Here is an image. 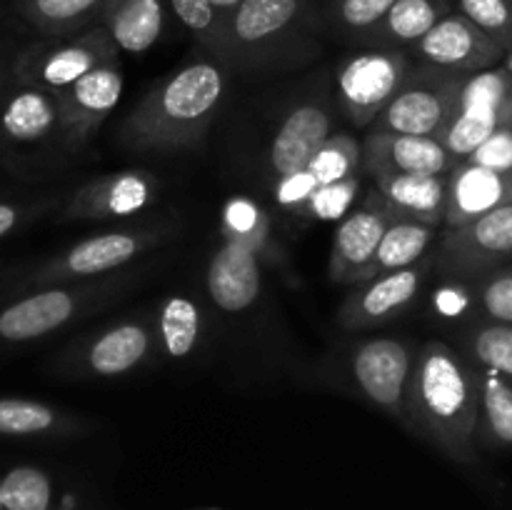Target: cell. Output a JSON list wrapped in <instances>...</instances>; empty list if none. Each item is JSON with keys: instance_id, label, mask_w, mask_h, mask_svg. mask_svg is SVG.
Wrapping results in <instances>:
<instances>
[{"instance_id": "1", "label": "cell", "mask_w": 512, "mask_h": 510, "mask_svg": "<svg viewBox=\"0 0 512 510\" xmlns=\"http://www.w3.org/2000/svg\"><path fill=\"white\" fill-rule=\"evenodd\" d=\"M228 90V65L198 58L173 70L145 93L118 130L133 153H173L193 148L208 133Z\"/></svg>"}, {"instance_id": "2", "label": "cell", "mask_w": 512, "mask_h": 510, "mask_svg": "<svg viewBox=\"0 0 512 510\" xmlns=\"http://www.w3.org/2000/svg\"><path fill=\"white\" fill-rule=\"evenodd\" d=\"M480 375L450 345L428 340L415 355L408 388V428L458 463L475 460Z\"/></svg>"}, {"instance_id": "3", "label": "cell", "mask_w": 512, "mask_h": 510, "mask_svg": "<svg viewBox=\"0 0 512 510\" xmlns=\"http://www.w3.org/2000/svg\"><path fill=\"white\" fill-rule=\"evenodd\" d=\"M143 270L123 268L100 278L50 285L0 308V353L60 333L123 298Z\"/></svg>"}, {"instance_id": "4", "label": "cell", "mask_w": 512, "mask_h": 510, "mask_svg": "<svg viewBox=\"0 0 512 510\" xmlns=\"http://www.w3.org/2000/svg\"><path fill=\"white\" fill-rule=\"evenodd\" d=\"M173 235L175 228L170 223L135 225V228L95 233L40 263L33 273L20 280L18 293L118 273V270L128 268L133 260H138L140 255L168 243Z\"/></svg>"}, {"instance_id": "5", "label": "cell", "mask_w": 512, "mask_h": 510, "mask_svg": "<svg viewBox=\"0 0 512 510\" xmlns=\"http://www.w3.org/2000/svg\"><path fill=\"white\" fill-rule=\"evenodd\" d=\"M460 73H448L435 65H410L405 83L398 95L390 100L388 108L373 120L368 130L375 133L398 135H425V138H443L460 108Z\"/></svg>"}, {"instance_id": "6", "label": "cell", "mask_w": 512, "mask_h": 510, "mask_svg": "<svg viewBox=\"0 0 512 510\" xmlns=\"http://www.w3.org/2000/svg\"><path fill=\"white\" fill-rule=\"evenodd\" d=\"M155 350H158L155 318L130 315L118 323L105 325L98 333L73 340L55 358V373L78 380L120 378L148 363Z\"/></svg>"}, {"instance_id": "7", "label": "cell", "mask_w": 512, "mask_h": 510, "mask_svg": "<svg viewBox=\"0 0 512 510\" xmlns=\"http://www.w3.org/2000/svg\"><path fill=\"white\" fill-rule=\"evenodd\" d=\"M308 20V0H243L225 20L218 60L250 68L278 55Z\"/></svg>"}, {"instance_id": "8", "label": "cell", "mask_w": 512, "mask_h": 510, "mask_svg": "<svg viewBox=\"0 0 512 510\" xmlns=\"http://www.w3.org/2000/svg\"><path fill=\"white\" fill-rule=\"evenodd\" d=\"M115 58H120L115 40L103 25H93L83 33L48 38L25 48L15 58L13 75L18 85H38V88L58 93L88 75L93 68Z\"/></svg>"}, {"instance_id": "9", "label": "cell", "mask_w": 512, "mask_h": 510, "mask_svg": "<svg viewBox=\"0 0 512 510\" xmlns=\"http://www.w3.org/2000/svg\"><path fill=\"white\" fill-rule=\"evenodd\" d=\"M408 50L368 48L353 53L338 68V100L350 123L370 128L398 95L410 73Z\"/></svg>"}, {"instance_id": "10", "label": "cell", "mask_w": 512, "mask_h": 510, "mask_svg": "<svg viewBox=\"0 0 512 510\" xmlns=\"http://www.w3.org/2000/svg\"><path fill=\"white\" fill-rule=\"evenodd\" d=\"M508 260H512V205L445 230L433 263L450 278H478Z\"/></svg>"}, {"instance_id": "11", "label": "cell", "mask_w": 512, "mask_h": 510, "mask_svg": "<svg viewBox=\"0 0 512 510\" xmlns=\"http://www.w3.org/2000/svg\"><path fill=\"white\" fill-rule=\"evenodd\" d=\"M353 378L378 408L408 425V388L415 353L398 338H370L353 350Z\"/></svg>"}, {"instance_id": "12", "label": "cell", "mask_w": 512, "mask_h": 510, "mask_svg": "<svg viewBox=\"0 0 512 510\" xmlns=\"http://www.w3.org/2000/svg\"><path fill=\"white\" fill-rule=\"evenodd\" d=\"M123 95V65L120 58L108 60L75 80L68 88L58 90L60 135L70 148H83L100 130L110 113L118 108Z\"/></svg>"}, {"instance_id": "13", "label": "cell", "mask_w": 512, "mask_h": 510, "mask_svg": "<svg viewBox=\"0 0 512 510\" xmlns=\"http://www.w3.org/2000/svg\"><path fill=\"white\" fill-rule=\"evenodd\" d=\"M505 53L508 50L498 40L485 35L458 10L445 15L425 38L408 48V55H413L418 63H428L460 75L495 68L503 63Z\"/></svg>"}, {"instance_id": "14", "label": "cell", "mask_w": 512, "mask_h": 510, "mask_svg": "<svg viewBox=\"0 0 512 510\" xmlns=\"http://www.w3.org/2000/svg\"><path fill=\"white\" fill-rule=\"evenodd\" d=\"M390 213L383 195L375 190L365 198L360 208H353L338 223L333 233V248H330L328 273L333 283L355 285L368 278V268L375 260L378 245L388 230Z\"/></svg>"}, {"instance_id": "15", "label": "cell", "mask_w": 512, "mask_h": 510, "mask_svg": "<svg viewBox=\"0 0 512 510\" xmlns=\"http://www.w3.org/2000/svg\"><path fill=\"white\" fill-rule=\"evenodd\" d=\"M330 135H333V105L328 90L323 88L320 93L295 100L270 143L268 158L275 178L308 168Z\"/></svg>"}, {"instance_id": "16", "label": "cell", "mask_w": 512, "mask_h": 510, "mask_svg": "<svg viewBox=\"0 0 512 510\" xmlns=\"http://www.w3.org/2000/svg\"><path fill=\"white\" fill-rule=\"evenodd\" d=\"M430 265H433L430 260H420L410 268L375 275L363 283L350 285V293L345 295L338 310L340 325L345 330H363L403 313L423 290Z\"/></svg>"}, {"instance_id": "17", "label": "cell", "mask_w": 512, "mask_h": 510, "mask_svg": "<svg viewBox=\"0 0 512 510\" xmlns=\"http://www.w3.org/2000/svg\"><path fill=\"white\" fill-rule=\"evenodd\" d=\"M153 175L148 170H118V173L100 175L80 185L65 200L60 218L63 220H110L130 218L148 208L155 198Z\"/></svg>"}, {"instance_id": "18", "label": "cell", "mask_w": 512, "mask_h": 510, "mask_svg": "<svg viewBox=\"0 0 512 510\" xmlns=\"http://www.w3.org/2000/svg\"><path fill=\"white\" fill-rule=\"evenodd\" d=\"M458 160L448 153L443 140L425 135L375 133L363 140V170L373 180L395 175H448Z\"/></svg>"}, {"instance_id": "19", "label": "cell", "mask_w": 512, "mask_h": 510, "mask_svg": "<svg viewBox=\"0 0 512 510\" xmlns=\"http://www.w3.org/2000/svg\"><path fill=\"white\" fill-rule=\"evenodd\" d=\"M505 205H512V170L503 173L463 160L448 173L445 230L473 223Z\"/></svg>"}, {"instance_id": "20", "label": "cell", "mask_w": 512, "mask_h": 510, "mask_svg": "<svg viewBox=\"0 0 512 510\" xmlns=\"http://www.w3.org/2000/svg\"><path fill=\"white\" fill-rule=\"evenodd\" d=\"M263 260L248 248L238 243L223 240L213 253L208 265V293L210 300L225 313H243L263 290V273H260Z\"/></svg>"}, {"instance_id": "21", "label": "cell", "mask_w": 512, "mask_h": 510, "mask_svg": "<svg viewBox=\"0 0 512 510\" xmlns=\"http://www.w3.org/2000/svg\"><path fill=\"white\" fill-rule=\"evenodd\" d=\"M58 130L60 110L53 90L18 85L0 110V138L13 145H35Z\"/></svg>"}, {"instance_id": "22", "label": "cell", "mask_w": 512, "mask_h": 510, "mask_svg": "<svg viewBox=\"0 0 512 510\" xmlns=\"http://www.w3.org/2000/svg\"><path fill=\"white\" fill-rule=\"evenodd\" d=\"M395 218L443 228L448 213V175H395L375 180Z\"/></svg>"}, {"instance_id": "23", "label": "cell", "mask_w": 512, "mask_h": 510, "mask_svg": "<svg viewBox=\"0 0 512 510\" xmlns=\"http://www.w3.org/2000/svg\"><path fill=\"white\" fill-rule=\"evenodd\" d=\"M123 53L143 55L163 35V0H105L100 23Z\"/></svg>"}, {"instance_id": "24", "label": "cell", "mask_w": 512, "mask_h": 510, "mask_svg": "<svg viewBox=\"0 0 512 510\" xmlns=\"http://www.w3.org/2000/svg\"><path fill=\"white\" fill-rule=\"evenodd\" d=\"M448 13L453 0H398L383 23L363 40L370 48H413Z\"/></svg>"}, {"instance_id": "25", "label": "cell", "mask_w": 512, "mask_h": 510, "mask_svg": "<svg viewBox=\"0 0 512 510\" xmlns=\"http://www.w3.org/2000/svg\"><path fill=\"white\" fill-rule=\"evenodd\" d=\"M73 413L53 408L43 400L0 398V435L3 438H65L83 428Z\"/></svg>"}, {"instance_id": "26", "label": "cell", "mask_w": 512, "mask_h": 510, "mask_svg": "<svg viewBox=\"0 0 512 510\" xmlns=\"http://www.w3.org/2000/svg\"><path fill=\"white\" fill-rule=\"evenodd\" d=\"M105 0H18L15 10L45 38H65L100 23Z\"/></svg>"}, {"instance_id": "27", "label": "cell", "mask_w": 512, "mask_h": 510, "mask_svg": "<svg viewBox=\"0 0 512 510\" xmlns=\"http://www.w3.org/2000/svg\"><path fill=\"white\" fill-rule=\"evenodd\" d=\"M203 310L193 298L173 293L160 300L155 313L158 350L170 360H185L203 338Z\"/></svg>"}, {"instance_id": "28", "label": "cell", "mask_w": 512, "mask_h": 510, "mask_svg": "<svg viewBox=\"0 0 512 510\" xmlns=\"http://www.w3.org/2000/svg\"><path fill=\"white\" fill-rule=\"evenodd\" d=\"M435 235L440 233L438 228H433V225L393 218L390 220L388 230H385L383 240H380L375 260L370 263L368 278H375V275H383V273H393V270L410 268V265H418L420 260H425V253H428Z\"/></svg>"}, {"instance_id": "29", "label": "cell", "mask_w": 512, "mask_h": 510, "mask_svg": "<svg viewBox=\"0 0 512 510\" xmlns=\"http://www.w3.org/2000/svg\"><path fill=\"white\" fill-rule=\"evenodd\" d=\"M220 233H223V240L243 245L260 260L278 263L280 255L275 253L280 250L270 238V215L255 200L245 195L225 200L223 213H220Z\"/></svg>"}, {"instance_id": "30", "label": "cell", "mask_w": 512, "mask_h": 510, "mask_svg": "<svg viewBox=\"0 0 512 510\" xmlns=\"http://www.w3.org/2000/svg\"><path fill=\"white\" fill-rule=\"evenodd\" d=\"M458 110L485 115L500 123V128H512V75L503 63L465 75Z\"/></svg>"}, {"instance_id": "31", "label": "cell", "mask_w": 512, "mask_h": 510, "mask_svg": "<svg viewBox=\"0 0 512 510\" xmlns=\"http://www.w3.org/2000/svg\"><path fill=\"white\" fill-rule=\"evenodd\" d=\"M3 510H53V480L35 465H18L0 478Z\"/></svg>"}, {"instance_id": "32", "label": "cell", "mask_w": 512, "mask_h": 510, "mask_svg": "<svg viewBox=\"0 0 512 510\" xmlns=\"http://www.w3.org/2000/svg\"><path fill=\"white\" fill-rule=\"evenodd\" d=\"M480 420L490 440L512 445V385L488 368L480 373Z\"/></svg>"}, {"instance_id": "33", "label": "cell", "mask_w": 512, "mask_h": 510, "mask_svg": "<svg viewBox=\"0 0 512 510\" xmlns=\"http://www.w3.org/2000/svg\"><path fill=\"white\" fill-rule=\"evenodd\" d=\"M363 168V143L350 133H333L328 143L315 153L308 170L318 185L338 183V180L360 175Z\"/></svg>"}, {"instance_id": "34", "label": "cell", "mask_w": 512, "mask_h": 510, "mask_svg": "<svg viewBox=\"0 0 512 510\" xmlns=\"http://www.w3.org/2000/svg\"><path fill=\"white\" fill-rule=\"evenodd\" d=\"M398 0H330L328 20L338 33L363 43Z\"/></svg>"}, {"instance_id": "35", "label": "cell", "mask_w": 512, "mask_h": 510, "mask_svg": "<svg viewBox=\"0 0 512 510\" xmlns=\"http://www.w3.org/2000/svg\"><path fill=\"white\" fill-rule=\"evenodd\" d=\"M170 8H173L175 18L183 23V28L198 40L200 48L218 60L223 23L210 0H170Z\"/></svg>"}, {"instance_id": "36", "label": "cell", "mask_w": 512, "mask_h": 510, "mask_svg": "<svg viewBox=\"0 0 512 510\" xmlns=\"http://www.w3.org/2000/svg\"><path fill=\"white\" fill-rule=\"evenodd\" d=\"M470 353L483 368L512 378V325L488 323L470 335Z\"/></svg>"}, {"instance_id": "37", "label": "cell", "mask_w": 512, "mask_h": 510, "mask_svg": "<svg viewBox=\"0 0 512 510\" xmlns=\"http://www.w3.org/2000/svg\"><path fill=\"white\" fill-rule=\"evenodd\" d=\"M500 123H495L493 118H485V115L478 113H463L458 110V115L453 118L450 128L445 130L443 145L448 148V153L453 155L458 163L468 160L485 140L490 138L493 133H498Z\"/></svg>"}, {"instance_id": "38", "label": "cell", "mask_w": 512, "mask_h": 510, "mask_svg": "<svg viewBox=\"0 0 512 510\" xmlns=\"http://www.w3.org/2000/svg\"><path fill=\"white\" fill-rule=\"evenodd\" d=\"M458 13L498 40L505 50L512 45V0H455Z\"/></svg>"}, {"instance_id": "39", "label": "cell", "mask_w": 512, "mask_h": 510, "mask_svg": "<svg viewBox=\"0 0 512 510\" xmlns=\"http://www.w3.org/2000/svg\"><path fill=\"white\" fill-rule=\"evenodd\" d=\"M360 193V175H353V178L338 180V183L318 185V190L313 193V198L305 205L303 215L313 220H340L353 210L355 198Z\"/></svg>"}, {"instance_id": "40", "label": "cell", "mask_w": 512, "mask_h": 510, "mask_svg": "<svg viewBox=\"0 0 512 510\" xmlns=\"http://www.w3.org/2000/svg\"><path fill=\"white\" fill-rule=\"evenodd\" d=\"M480 303L495 323L512 325V268L493 270L480 283Z\"/></svg>"}, {"instance_id": "41", "label": "cell", "mask_w": 512, "mask_h": 510, "mask_svg": "<svg viewBox=\"0 0 512 510\" xmlns=\"http://www.w3.org/2000/svg\"><path fill=\"white\" fill-rule=\"evenodd\" d=\"M318 190V180L310 175V170H298V173L283 175V178H275L273 195L278 200V205L288 213L303 215L305 205L313 198V193Z\"/></svg>"}, {"instance_id": "42", "label": "cell", "mask_w": 512, "mask_h": 510, "mask_svg": "<svg viewBox=\"0 0 512 510\" xmlns=\"http://www.w3.org/2000/svg\"><path fill=\"white\" fill-rule=\"evenodd\" d=\"M58 205V198H40V200H0V238L15 233L23 225L43 218L48 210Z\"/></svg>"}, {"instance_id": "43", "label": "cell", "mask_w": 512, "mask_h": 510, "mask_svg": "<svg viewBox=\"0 0 512 510\" xmlns=\"http://www.w3.org/2000/svg\"><path fill=\"white\" fill-rule=\"evenodd\" d=\"M468 160L483 168L508 173L512 170V128H500L498 133L490 135Z\"/></svg>"}, {"instance_id": "44", "label": "cell", "mask_w": 512, "mask_h": 510, "mask_svg": "<svg viewBox=\"0 0 512 510\" xmlns=\"http://www.w3.org/2000/svg\"><path fill=\"white\" fill-rule=\"evenodd\" d=\"M468 303H470L468 290L453 283L443 285L433 298L435 310H438L440 315H445V318H458V315H463L465 310H468Z\"/></svg>"}, {"instance_id": "45", "label": "cell", "mask_w": 512, "mask_h": 510, "mask_svg": "<svg viewBox=\"0 0 512 510\" xmlns=\"http://www.w3.org/2000/svg\"><path fill=\"white\" fill-rule=\"evenodd\" d=\"M240 3H243V0H210V5L215 8V13H218L220 23H223V25H225V20H228L230 15L238 10Z\"/></svg>"}, {"instance_id": "46", "label": "cell", "mask_w": 512, "mask_h": 510, "mask_svg": "<svg viewBox=\"0 0 512 510\" xmlns=\"http://www.w3.org/2000/svg\"><path fill=\"white\" fill-rule=\"evenodd\" d=\"M503 68L508 70V73L512 75V45L508 48V53H505V60H503Z\"/></svg>"}, {"instance_id": "47", "label": "cell", "mask_w": 512, "mask_h": 510, "mask_svg": "<svg viewBox=\"0 0 512 510\" xmlns=\"http://www.w3.org/2000/svg\"><path fill=\"white\" fill-rule=\"evenodd\" d=\"M5 78H8V75H5V68L0 65V95H3V90H5Z\"/></svg>"}, {"instance_id": "48", "label": "cell", "mask_w": 512, "mask_h": 510, "mask_svg": "<svg viewBox=\"0 0 512 510\" xmlns=\"http://www.w3.org/2000/svg\"><path fill=\"white\" fill-rule=\"evenodd\" d=\"M0 510H3V498H0Z\"/></svg>"}]
</instances>
